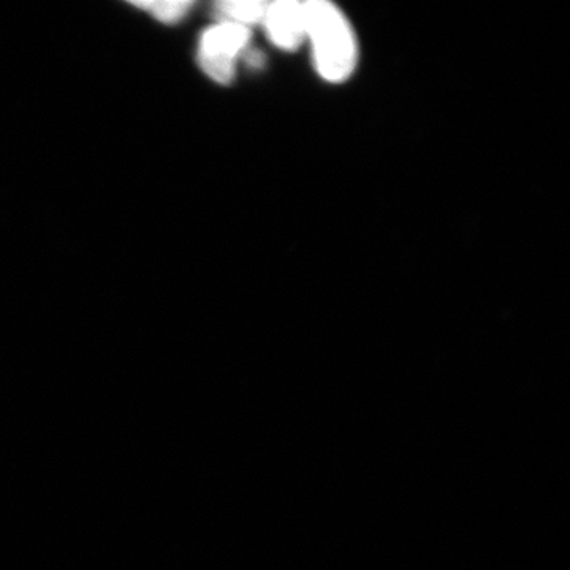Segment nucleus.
<instances>
[{
    "mask_svg": "<svg viewBox=\"0 0 570 570\" xmlns=\"http://www.w3.org/2000/svg\"><path fill=\"white\" fill-rule=\"evenodd\" d=\"M262 24L265 26L266 36L276 48L283 51L298 50L306 41L305 2H268Z\"/></svg>",
    "mask_w": 570,
    "mask_h": 570,
    "instance_id": "nucleus-3",
    "label": "nucleus"
},
{
    "mask_svg": "<svg viewBox=\"0 0 570 570\" xmlns=\"http://www.w3.org/2000/svg\"><path fill=\"white\" fill-rule=\"evenodd\" d=\"M305 14L306 41L318 77L333 85L348 80L358 62V47L346 14L326 0L305 2Z\"/></svg>",
    "mask_w": 570,
    "mask_h": 570,
    "instance_id": "nucleus-1",
    "label": "nucleus"
},
{
    "mask_svg": "<svg viewBox=\"0 0 570 570\" xmlns=\"http://www.w3.org/2000/svg\"><path fill=\"white\" fill-rule=\"evenodd\" d=\"M250 29L234 22L219 21L206 29L198 43V63L212 80L219 85L234 81L236 61L246 51Z\"/></svg>",
    "mask_w": 570,
    "mask_h": 570,
    "instance_id": "nucleus-2",
    "label": "nucleus"
},
{
    "mask_svg": "<svg viewBox=\"0 0 570 570\" xmlns=\"http://www.w3.org/2000/svg\"><path fill=\"white\" fill-rule=\"evenodd\" d=\"M268 9V2L264 0H227L217 3L216 11L219 21L234 22L250 29V26L262 24Z\"/></svg>",
    "mask_w": 570,
    "mask_h": 570,
    "instance_id": "nucleus-4",
    "label": "nucleus"
},
{
    "mask_svg": "<svg viewBox=\"0 0 570 570\" xmlns=\"http://www.w3.org/2000/svg\"><path fill=\"white\" fill-rule=\"evenodd\" d=\"M135 6L138 9L148 11L151 13L157 21L164 22V24H175L179 22L189 13L194 7V2H187V0H167V2H137Z\"/></svg>",
    "mask_w": 570,
    "mask_h": 570,
    "instance_id": "nucleus-5",
    "label": "nucleus"
}]
</instances>
